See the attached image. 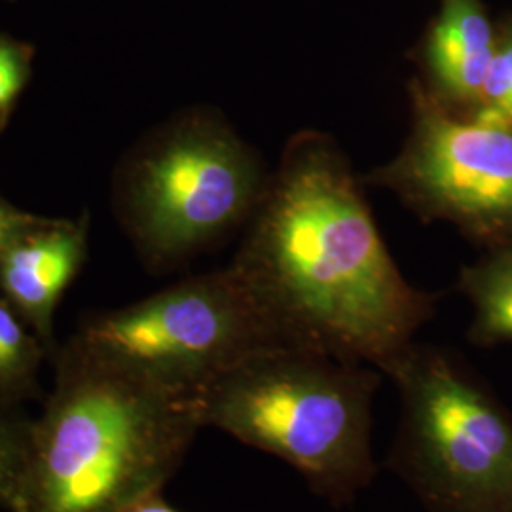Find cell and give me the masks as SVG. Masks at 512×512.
Segmentation results:
<instances>
[{
  "label": "cell",
  "instance_id": "9c48e42d",
  "mask_svg": "<svg viewBox=\"0 0 512 512\" xmlns=\"http://www.w3.org/2000/svg\"><path fill=\"white\" fill-rule=\"evenodd\" d=\"M497 35L480 0H442L421 50L423 88L440 105L473 114L494 57Z\"/></svg>",
  "mask_w": 512,
  "mask_h": 512
},
{
  "label": "cell",
  "instance_id": "4fadbf2b",
  "mask_svg": "<svg viewBox=\"0 0 512 512\" xmlns=\"http://www.w3.org/2000/svg\"><path fill=\"white\" fill-rule=\"evenodd\" d=\"M473 114L512 126V25L495 40L494 57Z\"/></svg>",
  "mask_w": 512,
  "mask_h": 512
},
{
  "label": "cell",
  "instance_id": "5bb4252c",
  "mask_svg": "<svg viewBox=\"0 0 512 512\" xmlns=\"http://www.w3.org/2000/svg\"><path fill=\"white\" fill-rule=\"evenodd\" d=\"M27 80V61L16 46L0 42V114L10 109Z\"/></svg>",
  "mask_w": 512,
  "mask_h": 512
},
{
  "label": "cell",
  "instance_id": "ba28073f",
  "mask_svg": "<svg viewBox=\"0 0 512 512\" xmlns=\"http://www.w3.org/2000/svg\"><path fill=\"white\" fill-rule=\"evenodd\" d=\"M86 249V222L50 219L0 251L2 298L46 348L54 344L55 311L80 272Z\"/></svg>",
  "mask_w": 512,
  "mask_h": 512
},
{
  "label": "cell",
  "instance_id": "7c38bea8",
  "mask_svg": "<svg viewBox=\"0 0 512 512\" xmlns=\"http://www.w3.org/2000/svg\"><path fill=\"white\" fill-rule=\"evenodd\" d=\"M31 420L18 406L0 403V509L21 512V490L29 450Z\"/></svg>",
  "mask_w": 512,
  "mask_h": 512
},
{
  "label": "cell",
  "instance_id": "6da1fadb",
  "mask_svg": "<svg viewBox=\"0 0 512 512\" xmlns=\"http://www.w3.org/2000/svg\"><path fill=\"white\" fill-rule=\"evenodd\" d=\"M232 264L291 348L384 376L437 311L393 260L344 150L313 129L285 145Z\"/></svg>",
  "mask_w": 512,
  "mask_h": 512
},
{
  "label": "cell",
  "instance_id": "52a82bcc",
  "mask_svg": "<svg viewBox=\"0 0 512 512\" xmlns=\"http://www.w3.org/2000/svg\"><path fill=\"white\" fill-rule=\"evenodd\" d=\"M403 147L361 181L399 198L425 222H450L490 249L512 245V126L440 105L408 82Z\"/></svg>",
  "mask_w": 512,
  "mask_h": 512
},
{
  "label": "cell",
  "instance_id": "8fae6325",
  "mask_svg": "<svg viewBox=\"0 0 512 512\" xmlns=\"http://www.w3.org/2000/svg\"><path fill=\"white\" fill-rule=\"evenodd\" d=\"M46 349L18 311L0 298V403L19 406L38 397Z\"/></svg>",
  "mask_w": 512,
  "mask_h": 512
},
{
  "label": "cell",
  "instance_id": "7a4b0ae2",
  "mask_svg": "<svg viewBox=\"0 0 512 512\" xmlns=\"http://www.w3.org/2000/svg\"><path fill=\"white\" fill-rule=\"evenodd\" d=\"M203 429L198 397L71 340L31 420L21 512H120L164 490Z\"/></svg>",
  "mask_w": 512,
  "mask_h": 512
},
{
  "label": "cell",
  "instance_id": "2e32d148",
  "mask_svg": "<svg viewBox=\"0 0 512 512\" xmlns=\"http://www.w3.org/2000/svg\"><path fill=\"white\" fill-rule=\"evenodd\" d=\"M120 512H181L175 509L167 499H165L162 490L152 492V494L145 495L137 501H133L126 509Z\"/></svg>",
  "mask_w": 512,
  "mask_h": 512
},
{
  "label": "cell",
  "instance_id": "30bf717a",
  "mask_svg": "<svg viewBox=\"0 0 512 512\" xmlns=\"http://www.w3.org/2000/svg\"><path fill=\"white\" fill-rule=\"evenodd\" d=\"M456 287L473 308L469 340L478 348L512 344V245L465 266Z\"/></svg>",
  "mask_w": 512,
  "mask_h": 512
},
{
  "label": "cell",
  "instance_id": "3957f363",
  "mask_svg": "<svg viewBox=\"0 0 512 512\" xmlns=\"http://www.w3.org/2000/svg\"><path fill=\"white\" fill-rule=\"evenodd\" d=\"M382 372L310 349L260 351L198 395L203 427L285 461L313 494L348 507L378 473L372 404Z\"/></svg>",
  "mask_w": 512,
  "mask_h": 512
},
{
  "label": "cell",
  "instance_id": "277c9868",
  "mask_svg": "<svg viewBox=\"0 0 512 512\" xmlns=\"http://www.w3.org/2000/svg\"><path fill=\"white\" fill-rule=\"evenodd\" d=\"M387 378L399 423L387 467L425 512H512V414L458 355L414 344Z\"/></svg>",
  "mask_w": 512,
  "mask_h": 512
},
{
  "label": "cell",
  "instance_id": "5b68a950",
  "mask_svg": "<svg viewBox=\"0 0 512 512\" xmlns=\"http://www.w3.org/2000/svg\"><path fill=\"white\" fill-rule=\"evenodd\" d=\"M270 177L255 148L215 112H186L160 129L124 183L126 220L148 266L173 268L249 224Z\"/></svg>",
  "mask_w": 512,
  "mask_h": 512
},
{
  "label": "cell",
  "instance_id": "9a60e30c",
  "mask_svg": "<svg viewBox=\"0 0 512 512\" xmlns=\"http://www.w3.org/2000/svg\"><path fill=\"white\" fill-rule=\"evenodd\" d=\"M48 220L50 219H42L33 213H25L18 207L0 200V251L44 226Z\"/></svg>",
  "mask_w": 512,
  "mask_h": 512
},
{
  "label": "cell",
  "instance_id": "8992f818",
  "mask_svg": "<svg viewBox=\"0 0 512 512\" xmlns=\"http://www.w3.org/2000/svg\"><path fill=\"white\" fill-rule=\"evenodd\" d=\"M73 338L152 384L192 397L260 351L291 348L234 264L90 315Z\"/></svg>",
  "mask_w": 512,
  "mask_h": 512
}]
</instances>
